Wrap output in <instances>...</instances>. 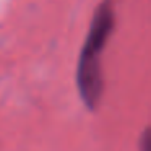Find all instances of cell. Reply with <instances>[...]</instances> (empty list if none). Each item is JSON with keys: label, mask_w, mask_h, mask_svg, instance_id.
Returning a JSON list of instances; mask_svg holds the SVG:
<instances>
[{"label": "cell", "mask_w": 151, "mask_h": 151, "mask_svg": "<svg viewBox=\"0 0 151 151\" xmlns=\"http://www.w3.org/2000/svg\"><path fill=\"white\" fill-rule=\"evenodd\" d=\"M114 26V10L111 2H102L98 7L81 50L78 62L76 81L81 99L89 109H94L102 94L101 76V52L106 46L109 34Z\"/></svg>", "instance_id": "1"}]
</instances>
